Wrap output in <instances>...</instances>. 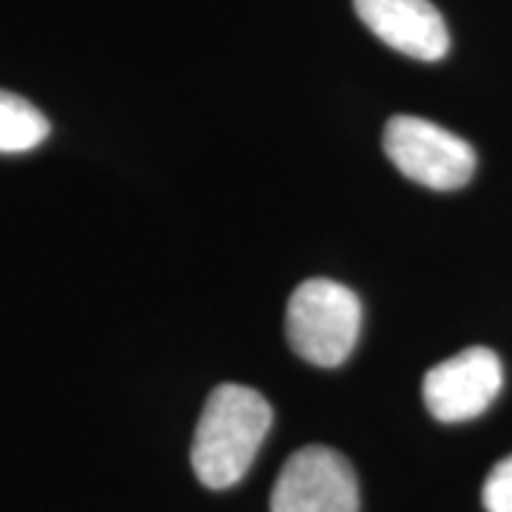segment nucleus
<instances>
[{
  "label": "nucleus",
  "mask_w": 512,
  "mask_h": 512,
  "mask_svg": "<svg viewBox=\"0 0 512 512\" xmlns=\"http://www.w3.org/2000/svg\"><path fill=\"white\" fill-rule=\"evenodd\" d=\"M274 410L268 399L245 384H220L202 407L191 444V464L205 487H234L254 464L271 430Z\"/></svg>",
  "instance_id": "nucleus-1"
},
{
  "label": "nucleus",
  "mask_w": 512,
  "mask_h": 512,
  "mask_svg": "<svg viewBox=\"0 0 512 512\" xmlns=\"http://www.w3.org/2000/svg\"><path fill=\"white\" fill-rule=\"evenodd\" d=\"M285 330L291 348L316 367H339L362 330V302L348 285L308 279L288 299Z\"/></svg>",
  "instance_id": "nucleus-2"
},
{
  "label": "nucleus",
  "mask_w": 512,
  "mask_h": 512,
  "mask_svg": "<svg viewBox=\"0 0 512 512\" xmlns=\"http://www.w3.org/2000/svg\"><path fill=\"white\" fill-rule=\"evenodd\" d=\"M384 154L407 180L433 191H456L476 174V148L424 117L396 114L384 126Z\"/></svg>",
  "instance_id": "nucleus-3"
},
{
  "label": "nucleus",
  "mask_w": 512,
  "mask_h": 512,
  "mask_svg": "<svg viewBox=\"0 0 512 512\" xmlns=\"http://www.w3.org/2000/svg\"><path fill=\"white\" fill-rule=\"evenodd\" d=\"M271 512H359V481L330 447H302L276 478Z\"/></svg>",
  "instance_id": "nucleus-4"
},
{
  "label": "nucleus",
  "mask_w": 512,
  "mask_h": 512,
  "mask_svg": "<svg viewBox=\"0 0 512 512\" xmlns=\"http://www.w3.org/2000/svg\"><path fill=\"white\" fill-rule=\"evenodd\" d=\"M504 387V367L490 348H467L424 376V404L433 419L458 424L481 416Z\"/></svg>",
  "instance_id": "nucleus-5"
},
{
  "label": "nucleus",
  "mask_w": 512,
  "mask_h": 512,
  "mask_svg": "<svg viewBox=\"0 0 512 512\" xmlns=\"http://www.w3.org/2000/svg\"><path fill=\"white\" fill-rule=\"evenodd\" d=\"M356 15L390 49L436 63L450 52V32L430 0H353Z\"/></svg>",
  "instance_id": "nucleus-6"
},
{
  "label": "nucleus",
  "mask_w": 512,
  "mask_h": 512,
  "mask_svg": "<svg viewBox=\"0 0 512 512\" xmlns=\"http://www.w3.org/2000/svg\"><path fill=\"white\" fill-rule=\"evenodd\" d=\"M49 137V120L29 100L0 89V154L32 151Z\"/></svg>",
  "instance_id": "nucleus-7"
},
{
  "label": "nucleus",
  "mask_w": 512,
  "mask_h": 512,
  "mask_svg": "<svg viewBox=\"0 0 512 512\" xmlns=\"http://www.w3.org/2000/svg\"><path fill=\"white\" fill-rule=\"evenodd\" d=\"M481 498H484L487 512H512V456L498 461L490 470Z\"/></svg>",
  "instance_id": "nucleus-8"
}]
</instances>
